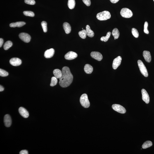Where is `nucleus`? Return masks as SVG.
<instances>
[{"label":"nucleus","instance_id":"nucleus-7","mask_svg":"<svg viewBox=\"0 0 154 154\" xmlns=\"http://www.w3.org/2000/svg\"><path fill=\"white\" fill-rule=\"evenodd\" d=\"M19 37L22 41L25 43H29L30 42L31 37L28 34L25 33H21L19 35Z\"/></svg>","mask_w":154,"mask_h":154},{"label":"nucleus","instance_id":"nucleus-19","mask_svg":"<svg viewBox=\"0 0 154 154\" xmlns=\"http://www.w3.org/2000/svg\"><path fill=\"white\" fill-rule=\"evenodd\" d=\"M84 70L86 73L90 74L93 72V68L91 65L87 64L85 65Z\"/></svg>","mask_w":154,"mask_h":154},{"label":"nucleus","instance_id":"nucleus-31","mask_svg":"<svg viewBox=\"0 0 154 154\" xmlns=\"http://www.w3.org/2000/svg\"><path fill=\"white\" fill-rule=\"evenodd\" d=\"M41 25L42 26L43 31L45 33L47 32V24L45 21H43L41 23Z\"/></svg>","mask_w":154,"mask_h":154},{"label":"nucleus","instance_id":"nucleus-11","mask_svg":"<svg viewBox=\"0 0 154 154\" xmlns=\"http://www.w3.org/2000/svg\"><path fill=\"white\" fill-rule=\"evenodd\" d=\"M141 91L143 101L146 104H148L150 102V97L148 93L144 89H142Z\"/></svg>","mask_w":154,"mask_h":154},{"label":"nucleus","instance_id":"nucleus-14","mask_svg":"<svg viewBox=\"0 0 154 154\" xmlns=\"http://www.w3.org/2000/svg\"><path fill=\"white\" fill-rule=\"evenodd\" d=\"M4 122L5 126L9 127L11 126L12 124V120L11 117L9 115L5 116L4 118Z\"/></svg>","mask_w":154,"mask_h":154},{"label":"nucleus","instance_id":"nucleus-34","mask_svg":"<svg viewBox=\"0 0 154 154\" xmlns=\"http://www.w3.org/2000/svg\"><path fill=\"white\" fill-rule=\"evenodd\" d=\"M25 2L26 4L34 5L35 4V1L34 0H25Z\"/></svg>","mask_w":154,"mask_h":154},{"label":"nucleus","instance_id":"nucleus-35","mask_svg":"<svg viewBox=\"0 0 154 154\" xmlns=\"http://www.w3.org/2000/svg\"><path fill=\"white\" fill-rule=\"evenodd\" d=\"M83 2L86 6H89L91 5V1L90 0H82Z\"/></svg>","mask_w":154,"mask_h":154},{"label":"nucleus","instance_id":"nucleus-23","mask_svg":"<svg viewBox=\"0 0 154 154\" xmlns=\"http://www.w3.org/2000/svg\"><path fill=\"white\" fill-rule=\"evenodd\" d=\"M75 0H68V6L70 9H73L75 8Z\"/></svg>","mask_w":154,"mask_h":154},{"label":"nucleus","instance_id":"nucleus-30","mask_svg":"<svg viewBox=\"0 0 154 154\" xmlns=\"http://www.w3.org/2000/svg\"><path fill=\"white\" fill-rule=\"evenodd\" d=\"M24 14L26 16L34 17L35 14L33 12L30 11H25L23 12Z\"/></svg>","mask_w":154,"mask_h":154},{"label":"nucleus","instance_id":"nucleus-33","mask_svg":"<svg viewBox=\"0 0 154 154\" xmlns=\"http://www.w3.org/2000/svg\"><path fill=\"white\" fill-rule=\"evenodd\" d=\"M148 23L147 22H145L144 26V32L147 34H148L149 32L148 29Z\"/></svg>","mask_w":154,"mask_h":154},{"label":"nucleus","instance_id":"nucleus-17","mask_svg":"<svg viewBox=\"0 0 154 154\" xmlns=\"http://www.w3.org/2000/svg\"><path fill=\"white\" fill-rule=\"evenodd\" d=\"M63 26L66 33L70 34L71 31V27L70 24L67 22H65L63 24Z\"/></svg>","mask_w":154,"mask_h":154},{"label":"nucleus","instance_id":"nucleus-15","mask_svg":"<svg viewBox=\"0 0 154 154\" xmlns=\"http://www.w3.org/2000/svg\"><path fill=\"white\" fill-rule=\"evenodd\" d=\"M54 49L53 48L47 50L44 53V56L46 58H50L52 57L54 54Z\"/></svg>","mask_w":154,"mask_h":154},{"label":"nucleus","instance_id":"nucleus-26","mask_svg":"<svg viewBox=\"0 0 154 154\" xmlns=\"http://www.w3.org/2000/svg\"><path fill=\"white\" fill-rule=\"evenodd\" d=\"M153 145V143L150 141H147L143 143L142 145V148L143 149H146L151 147Z\"/></svg>","mask_w":154,"mask_h":154},{"label":"nucleus","instance_id":"nucleus-12","mask_svg":"<svg viewBox=\"0 0 154 154\" xmlns=\"http://www.w3.org/2000/svg\"><path fill=\"white\" fill-rule=\"evenodd\" d=\"M10 63L14 66H18L21 64L22 61L20 59L17 58H13L10 60Z\"/></svg>","mask_w":154,"mask_h":154},{"label":"nucleus","instance_id":"nucleus-40","mask_svg":"<svg viewBox=\"0 0 154 154\" xmlns=\"http://www.w3.org/2000/svg\"><path fill=\"white\" fill-rule=\"evenodd\" d=\"M82 29H83V28H82Z\"/></svg>","mask_w":154,"mask_h":154},{"label":"nucleus","instance_id":"nucleus-20","mask_svg":"<svg viewBox=\"0 0 154 154\" xmlns=\"http://www.w3.org/2000/svg\"><path fill=\"white\" fill-rule=\"evenodd\" d=\"M86 30L88 36L91 37H94V33L93 31L91 30L89 25H87L86 26Z\"/></svg>","mask_w":154,"mask_h":154},{"label":"nucleus","instance_id":"nucleus-4","mask_svg":"<svg viewBox=\"0 0 154 154\" xmlns=\"http://www.w3.org/2000/svg\"><path fill=\"white\" fill-rule=\"evenodd\" d=\"M138 64L141 73L145 77H147L148 75L147 70L143 62L141 60H138Z\"/></svg>","mask_w":154,"mask_h":154},{"label":"nucleus","instance_id":"nucleus-24","mask_svg":"<svg viewBox=\"0 0 154 154\" xmlns=\"http://www.w3.org/2000/svg\"><path fill=\"white\" fill-rule=\"evenodd\" d=\"M12 45V43L11 41H7L5 43L4 46H3V48L5 50H6L11 47Z\"/></svg>","mask_w":154,"mask_h":154},{"label":"nucleus","instance_id":"nucleus-6","mask_svg":"<svg viewBox=\"0 0 154 154\" xmlns=\"http://www.w3.org/2000/svg\"><path fill=\"white\" fill-rule=\"evenodd\" d=\"M112 108L115 111L120 113L124 114L126 112L125 108L120 105L114 104L112 105Z\"/></svg>","mask_w":154,"mask_h":154},{"label":"nucleus","instance_id":"nucleus-8","mask_svg":"<svg viewBox=\"0 0 154 154\" xmlns=\"http://www.w3.org/2000/svg\"><path fill=\"white\" fill-rule=\"evenodd\" d=\"M122 60V58L120 56L118 57L114 60L112 63V67L114 70H116L120 65Z\"/></svg>","mask_w":154,"mask_h":154},{"label":"nucleus","instance_id":"nucleus-18","mask_svg":"<svg viewBox=\"0 0 154 154\" xmlns=\"http://www.w3.org/2000/svg\"><path fill=\"white\" fill-rule=\"evenodd\" d=\"M25 24L26 23L24 22H19L10 24V26L11 27H21L25 25Z\"/></svg>","mask_w":154,"mask_h":154},{"label":"nucleus","instance_id":"nucleus-38","mask_svg":"<svg viewBox=\"0 0 154 154\" xmlns=\"http://www.w3.org/2000/svg\"><path fill=\"white\" fill-rule=\"evenodd\" d=\"M119 0H110L111 2L114 3H117Z\"/></svg>","mask_w":154,"mask_h":154},{"label":"nucleus","instance_id":"nucleus-21","mask_svg":"<svg viewBox=\"0 0 154 154\" xmlns=\"http://www.w3.org/2000/svg\"><path fill=\"white\" fill-rule=\"evenodd\" d=\"M53 73L55 77L57 79H60L62 76V71L59 69H55L54 70Z\"/></svg>","mask_w":154,"mask_h":154},{"label":"nucleus","instance_id":"nucleus-3","mask_svg":"<svg viewBox=\"0 0 154 154\" xmlns=\"http://www.w3.org/2000/svg\"><path fill=\"white\" fill-rule=\"evenodd\" d=\"M80 101L81 105L84 108H88L89 107L90 103L87 94H83L81 97Z\"/></svg>","mask_w":154,"mask_h":154},{"label":"nucleus","instance_id":"nucleus-22","mask_svg":"<svg viewBox=\"0 0 154 154\" xmlns=\"http://www.w3.org/2000/svg\"><path fill=\"white\" fill-rule=\"evenodd\" d=\"M112 35L114 36L115 40L118 39L120 36V32L118 29L117 28L114 29L112 31Z\"/></svg>","mask_w":154,"mask_h":154},{"label":"nucleus","instance_id":"nucleus-28","mask_svg":"<svg viewBox=\"0 0 154 154\" xmlns=\"http://www.w3.org/2000/svg\"><path fill=\"white\" fill-rule=\"evenodd\" d=\"M58 83V79L56 77H52L51 81L50 86H54L56 85Z\"/></svg>","mask_w":154,"mask_h":154},{"label":"nucleus","instance_id":"nucleus-5","mask_svg":"<svg viewBox=\"0 0 154 154\" xmlns=\"http://www.w3.org/2000/svg\"><path fill=\"white\" fill-rule=\"evenodd\" d=\"M120 14L124 18H129L132 16L133 13L130 10L127 8L122 9L120 11Z\"/></svg>","mask_w":154,"mask_h":154},{"label":"nucleus","instance_id":"nucleus-32","mask_svg":"<svg viewBox=\"0 0 154 154\" xmlns=\"http://www.w3.org/2000/svg\"><path fill=\"white\" fill-rule=\"evenodd\" d=\"M8 75V73L7 72L2 69H0V76L2 77H6Z\"/></svg>","mask_w":154,"mask_h":154},{"label":"nucleus","instance_id":"nucleus-27","mask_svg":"<svg viewBox=\"0 0 154 154\" xmlns=\"http://www.w3.org/2000/svg\"><path fill=\"white\" fill-rule=\"evenodd\" d=\"M111 32H108L107 33V35L105 37H102L101 38V40L102 41H104L105 42H106L107 41H108L109 38L110 37L111 35Z\"/></svg>","mask_w":154,"mask_h":154},{"label":"nucleus","instance_id":"nucleus-29","mask_svg":"<svg viewBox=\"0 0 154 154\" xmlns=\"http://www.w3.org/2000/svg\"><path fill=\"white\" fill-rule=\"evenodd\" d=\"M131 32L133 36L137 38L139 37V34L138 31L136 29L132 28L131 30Z\"/></svg>","mask_w":154,"mask_h":154},{"label":"nucleus","instance_id":"nucleus-2","mask_svg":"<svg viewBox=\"0 0 154 154\" xmlns=\"http://www.w3.org/2000/svg\"><path fill=\"white\" fill-rule=\"evenodd\" d=\"M111 15L108 11H105L97 14L96 18L100 21L106 20L110 18Z\"/></svg>","mask_w":154,"mask_h":154},{"label":"nucleus","instance_id":"nucleus-39","mask_svg":"<svg viewBox=\"0 0 154 154\" xmlns=\"http://www.w3.org/2000/svg\"><path fill=\"white\" fill-rule=\"evenodd\" d=\"M4 90V88L1 85L0 86V91L2 92Z\"/></svg>","mask_w":154,"mask_h":154},{"label":"nucleus","instance_id":"nucleus-36","mask_svg":"<svg viewBox=\"0 0 154 154\" xmlns=\"http://www.w3.org/2000/svg\"><path fill=\"white\" fill-rule=\"evenodd\" d=\"M20 154H28V152L26 150H22L20 153Z\"/></svg>","mask_w":154,"mask_h":154},{"label":"nucleus","instance_id":"nucleus-13","mask_svg":"<svg viewBox=\"0 0 154 154\" xmlns=\"http://www.w3.org/2000/svg\"><path fill=\"white\" fill-rule=\"evenodd\" d=\"M19 112L20 115L24 118H27L29 116V113L23 107H20L19 109Z\"/></svg>","mask_w":154,"mask_h":154},{"label":"nucleus","instance_id":"nucleus-37","mask_svg":"<svg viewBox=\"0 0 154 154\" xmlns=\"http://www.w3.org/2000/svg\"><path fill=\"white\" fill-rule=\"evenodd\" d=\"M3 40L2 38L0 39V47H1L3 44Z\"/></svg>","mask_w":154,"mask_h":154},{"label":"nucleus","instance_id":"nucleus-25","mask_svg":"<svg viewBox=\"0 0 154 154\" xmlns=\"http://www.w3.org/2000/svg\"><path fill=\"white\" fill-rule=\"evenodd\" d=\"M79 34L80 37L83 39H85L87 35L86 30L85 29H83L82 30L80 31Z\"/></svg>","mask_w":154,"mask_h":154},{"label":"nucleus","instance_id":"nucleus-9","mask_svg":"<svg viewBox=\"0 0 154 154\" xmlns=\"http://www.w3.org/2000/svg\"><path fill=\"white\" fill-rule=\"evenodd\" d=\"M77 53L73 51H70L68 52L65 55V59L67 60H72L74 59L77 57Z\"/></svg>","mask_w":154,"mask_h":154},{"label":"nucleus","instance_id":"nucleus-16","mask_svg":"<svg viewBox=\"0 0 154 154\" xmlns=\"http://www.w3.org/2000/svg\"><path fill=\"white\" fill-rule=\"evenodd\" d=\"M143 56L146 61L150 63L151 60V54L149 51H144L143 52Z\"/></svg>","mask_w":154,"mask_h":154},{"label":"nucleus","instance_id":"nucleus-41","mask_svg":"<svg viewBox=\"0 0 154 154\" xmlns=\"http://www.w3.org/2000/svg\"><path fill=\"white\" fill-rule=\"evenodd\" d=\"M153 1H154V0H153Z\"/></svg>","mask_w":154,"mask_h":154},{"label":"nucleus","instance_id":"nucleus-1","mask_svg":"<svg viewBox=\"0 0 154 154\" xmlns=\"http://www.w3.org/2000/svg\"><path fill=\"white\" fill-rule=\"evenodd\" d=\"M62 75L59 79V84L62 87H68L71 84L73 76L68 67H64L62 69Z\"/></svg>","mask_w":154,"mask_h":154},{"label":"nucleus","instance_id":"nucleus-10","mask_svg":"<svg viewBox=\"0 0 154 154\" xmlns=\"http://www.w3.org/2000/svg\"><path fill=\"white\" fill-rule=\"evenodd\" d=\"M91 55L93 58L99 61H101L103 58V57L101 54L98 52H92L91 54Z\"/></svg>","mask_w":154,"mask_h":154}]
</instances>
